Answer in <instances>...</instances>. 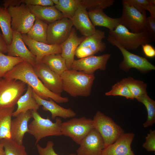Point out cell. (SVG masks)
I'll use <instances>...</instances> for the list:
<instances>
[{
  "mask_svg": "<svg viewBox=\"0 0 155 155\" xmlns=\"http://www.w3.org/2000/svg\"><path fill=\"white\" fill-rule=\"evenodd\" d=\"M111 56L110 54L107 53L74 60L72 63L71 69L94 75V72L98 69L104 70L106 69V64Z\"/></svg>",
  "mask_w": 155,
  "mask_h": 155,
  "instance_id": "5bb4252c",
  "label": "cell"
},
{
  "mask_svg": "<svg viewBox=\"0 0 155 155\" xmlns=\"http://www.w3.org/2000/svg\"><path fill=\"white\" fill-rule=\"evenodd\" d=\"M92 119L94 128L103 140L104 148L114 143L124 133L122 128L111 118L99 111L96 112Z\"/></svg>",
  "mask_w": 155,
  "mask_h": 155,
  "instance_id": "5b68a950",
  "label": "cell"
},
{
  "mask_svg": "<svg viewBox=\"0 0 155 155\" xmlns=\"http://www.w3.org/2000/svg\"><path fill=\"white\" fill-rule=\"evenodd\" d=\"M41 62L60 76L68 70L65 59L61 54H52L46 55L42 58Z\"/></svg>",
  "mask_w": 155,
  "mask_h": 155,
  "instance_id": "4316f807",
  "label": "cell"
},
{
  "mask_svg": "<svg viewBox=\"0 0 155 155\" xmlns=\"http://www.w3.org/2000/svg\"><path fill=\"white\" fill-rule=\"evenodd\" d=\"M105 37L104 31L96 29L93 34L86 37L80 44L75 51V56L80 59L102 52L106 47V44L102 41Z\"/></svg>",
  "mask_w": 155,
  "mask_h": 155,
  "instance_id": "8fae6325",
  "label": "cell"
},
{
  "mask_svg": "<svg viewBox=\"0 0 155 155\" xmlns=\"http://www.w3.org/2000/svg\"><path fill=\"white\" fill-rule=\"evenodd\" d=\"M146 27L152 40L154 41L155 40V18L150 16L147 18Z\"/></svg>",
  "mask_w": 155,
  "mask_h": 155,
  "instance_id": "ab89813d",
  "label": "cell"
},
{
  "mask_svg": "<svg viewBox=\"0 0 155 155\" xmlns=\"http://www.w3.org/2000/svg\"><path fill=\"white\" fill-rule=\"evenodd\" d=\"M32 118V111L29 110L20 113L12 120L10 135L13 141L19 144H23L24 135L29 131L28 122Z\"/></svg>",
  "mask_w": 155,
  "mask_h": 155,
  "instance_id": "d6986e66",
  "label": "cell"
},
{
  "mask_svg": "<svg viewBox=\"0 0 155 155\" xmlns=\"http://www.w3.org/2000/svg\"><path fill=\"white\" fill-rule=\"evenodd\" d=\"M7 9L11 17L13 31L26 34L36 20L28 6L23 3L19 6L9 7Z\"/></svg>",
  "mask_w": 155,
  "mask_h": 155,
  "instance_id": "ba28073f",
  "label": "cell"
},
{
  "mask_svg": "<svg viewBox=\"0 0 155 155\" xmlns=\"http://www.w3.org/2000/svg\"><path fill=\"white\" fill-rule=\"evenodd\" d=\"M143 147L148 152L155 151V131L150 129L146 137V141Z\"/></svg>",
  "mask_w": 155,
  "mask_h": 155,
  "instance_id": "74e56055",
  "label": "cell"
},
{
  "mask_svg": "<svg viewBox=\"0 0 155 155\" xmlns=\"http://www.w3.org/2000/svg\"><path fill=\"white\" fill-rule=\"evenodd\" d=\"M0 155H5V151L2 144L0 142Z\"/></svg>",
  "mask_w": 155,
  "mask_h": 155,
  "instance_id": "f6af8a7d",
  "label": "cell"
},
{
  "mask_svg": "<svg viewBox=\"0 0 155 155\" xmlns=\"http://www.w3.org/2000/svg\"><path fill=\"white\" fill-rule=\"evenodd\" d=\"M109 35L127 50H136L140 46L151 43L152 41L147 29L141 32L135 33L119 24L114 30L109 31Z\"/></svg>",
  "mask_w": 155,
  "mask_h": 155,
  "instance_id": "277c9868",
  "label": "cell"
},
{
  "mask_svg": "<svg viewBox=\"0 0 155 155\" xmlns=\"http://www.w3.org/2000/svg\"><path fill=\"white\" fill-rule=\"evenodd\" d=\"M24 61L21 58L5 55L0 52V79L16 65Z\"/></svg>",
  "mask_w": 155,
  "mask_h": 155,
  "instance_id": "d6a6232c",
  "label": "cell"
},
{
  "mask_svg": "<svg viewBox=\"0 0 155 155\" xmlns=\"http://www.w3.org/2000/svg\"><path fill=\"white\" fill-rule=\"evenodd\" d=\"M23 40L29 49L36 57V63L40 62L45 56L52 54H61V45H51L34 41L26 34H22Z\"/></svg>",
  "mask_w": 155,
  "mask_h": 155,
  "instance_id": "e0dca14e",
  "label": "cell"
},
{
  "mask_svg": "<svg viewBox=\"0 0 155 155\" xmlns=\"http://www.w3.org/2000/svg\"><path fill=\"white\" fill-rule=\"evenodd\" d=\"M145 55L148 57L152 58L155 56V50L149 44H146L141 46Z\"/></svg>",
  "mask_w": 155,
  "mask_h": 155,
  "instance_id": "b9f144b4",
  "label": "cell"
},
{
  "mask_svg": "<svg viewBox=\"0 0 155 155\" xmlns=\"http://www.w3.org/2000/svg\"><path fill=\"white\" fill-rule=\"evenodd\" d=\"M4 7L7 9L9 7L19 6L23 3V0H4L3 1Z\"/></svg>",
  "mask_w": 155,
  "mask_h": 155,
  "instance_id": "7bdbcfd3",
  "label": "cell"
},
{
  "mask_svg": "<svg viewBox=\"0 0 155 155\" xmlns=\"http://www.w3.org/2000/svg\"><path fill=\"white\" fill-rule=\"evenodd\" d=\"M37 18L49 24L64 17L54 6H28Z\"/></svg>",
  "mask_w": 155,
  "mask_h": 155,
  "instance_id": "603a6c76",
  "label": "cell"
},
{
  "mask_svg": "<svg viewBox=\"0 0 155 155\" xmlns=\"http://www.w3.org/2000/svg\"><path fill=\"white\" fill-rule=\"evenodd\" d=\"M33 96L40 106H42V108L44 110L49 111L51 113L53 119H55L58 117L65 119L73 117L76 115L75 113L72 110L60 106L51 98L48 100L42 99L36 94L34 91Z\"/></svg>",
  "mask_w": 155,
  "mask_h": 155,
  "instance_id": "7402d4cb",
  "label": "cell"
},
{
  "mask_svg": "<svg viewBox=\"0 0 155 155\" xmlns=\"http://www.w3.org/2000/svg\"><path fill=\"white\" fill-rule=\"evenodd\" d=\"M27 85L26 93L20 97L17 102V108L13 112L12 117H15L20 113L29 110L37 111L39 108L40 106L33 96L32 88Z\"/></svg>",
  "mask_w": 155,
  "mask_h": 155,
  "instance_id": "d4e9b609",
  "label": "cell"
},
{
  "mask_svg": "<svg viewBox=\"0 0 155 155\" xmlns=\"http://www.w3.org/2000/svg\"><path fill=\"white\" fill-rule=\"evenodd\" d=\"M107 40L112 45L117 47L122 54L123 59L119 65L121 69L127 71L131 68H134L141 72H145L155 69L154 66L146 58L129 51L109 35Z\"/></svg>",
  "mask_w": 155,
  "mask_h": 155,
  "instance_id": "9c48e42d",
  "label": "cell"
},
{
  "mask_svg": "<svg viewBox=\"0 0 155 155\" xmlns=\"http://www.w3.org/2000/svg\"><path fill=\"white\" fill-rule=\"evenodd\" d=\"M129 5L134 7L141 13L146 12L144 10L143 6L146 4H155V0H125Z\"/></svg>",
  "mask_w": 155,
  "mask_h": 155,
  "instance_id": "f35d334b",
  "label": "cell"
},
{
  "mask_svg": "<svg viewBox=\"0 0 155 155\" xmlns=\"http://www.w3.org/2000/svg\"><path fill=\"white\" fill-rule=\"evenodd\" d=\"M7 53L8 55L21 58L33 67L36 64V57L26 47L22 34L18 32L13 31L11 42L8 45Z\"/></svg>",
  "mask_w": 155,
  "mask_h": 155,
  "instance_id": "2e32d148",
  "label": "cell"
},
{
  "mask_svg": "<svg viewBox=\"0 0 155 155\" xmlns=\"http://www.w3.org/2000/svg\"><path fill=\"white\" fill-rule=\"evenodd\" d=\"M105 94L107 96H123L128 99H134L128 88L122 80L115 84Z\"/></svg>",
  "mask_w": 155,
  "mask_h": 155,
  "instance_id": "e575fe53",
  "label": "cell"
},
{
  "mask_svg": "<svg viewBox=\"0 0 155 155\" xmlns=\"http://www.w3.org/2000/svg\"><path fill=\"white\" fill-rule=\"evenodd\" d=\"M11 17L7 8L0 6V28L4 40L8 45L11 44L13 31Z\"/></svg>",
  "mask_w": 155,
  "mask_h": 155,
  "instance_id": "83f0119b",
  "label": "cell"
},
{
  "mask_svg": "<svg viewBox=\"0 0 155 155\" xmlns=\"http://www.w3.org/2000/svg\"><path fill=\"white\" fill-rule=\"evenodd\" d=\"M23 3L28 6H52L54 5L52 0H23Z\"/></svg>",
  "mask_w": 155,
  "mask_h": 155,
  "instance_id": "60d3db41",
  "label": "cell"
},
{
  "mask_svg": "<svg viewBox=\"0 0 155 155\" xmlns=\"http://www.w3.org/2000/svg\"><path fill=\"white\" fill-rule=\"evenodd\" d=\"M61 77L63 91L70 96L86 97L90 95L95 78L94 75L71 69L65 71Z\"/></svg>",
  "mask_w": 155,
  "mask_h": 155,
  "instance_id": "7a4b0ae2",
  "label": "cell"
},
{
  "mask_svg": "<svg viewBox=\"0 0 155 155\" xmlns=\"http://www.w3.org/2000/svg\"><path fill=\"white\" fill-rule=\"evenodd\" d=\"M86 37L79 36L75 29L72 28L68 38L61 45V55L65 60L68 70L71 69V66L74 59L75 51L79 45Z\"/></svg>",
  "mask_w": 155,
  "mask_h": 155,
  "instance_id": "ffe728a7",
  "label": "cell"
},
{
  "mask_svg": "<svg viewBox=\"0 0 155 155\" xmlns=\"http://www.w3.org/2000/svg\"><path fill=\"white\" fill-rule=\"evenodd\" d=\"M33 120L28 125V133L35 139L36 145L42 138L49 136L62 135L61 125L62 121L57 117L53 122L49 119L42 117L37 111H32Z\"/></svg>",
  "mask_w": 155,
  "mask_h": 155,
  "instance_id": "3957f363",
  "label": "cell"
},
{
  "mask_svg": "<svg viewBox=\"0 0 155 155\" xmlns=\"http://www.w3.org/2000/svg\"><path fill=\"white\" fill-rule=\"evenodd\" d=\"M54 143L51 141H48L45 147H42L39 144L36 145V147L39 155H60L57 154L53 148ZM68 155H76L75 154H71Z\"/></svg>",
  "mask_w": 155,
  "mask_h": 155,
  "instance_id": "8d00e7d4",
  "label": "cell"
},
{
  "mask_svg": "<svg viewBox=\"0 0 155 155\" xmlns=\"http://www.w3.org/2000/svg\"><path fill=\"white\" fill-rule=\"evenodd\" d=\"M122 13L119 18L120 24L125 27L131 32L138 33L146 29L147 16L146 12L141 13L125 1H122Z\"/></svg>",
  "mask_w": 155,
  "mask_h": 155,
  "instance_id": "30bf717a",
  "label": "cell"
},
{
  "mask_svg": "<svg viewBox=\"0 0 155 155\" xmlns=\"http://www.w3.org/2000/svg\"><path fill=\"white\" fill-rule=\"evenodd\" d=\"M94 128L92 119L85 117L73 118L62 123V135L68 137L79 145L88 134Z\"/></svg>",
  "mask_w": 155,
  "mask_h": 155,
  "instance_id": "52a82bcc",
  "label": "cell"
},
{
  "mask_svg": "<svg viewBox=\"0 0 155 155\" xmlns=\"http://www.w3.org/2000/svg\"><path fill=\"white\" fill-rule=\"evenodd\" d=\"M73 26L71 20L65 17L49 24L47 36L48 44L61 45L69 36Z\"/></svg>",
  "mask_w": 155,
  "mask_h": 155,
  "instance_id": "7c38bea8",
  "label": "cell"
},
{
  "mask_svg": "<svg viewBox=\"0 0 155 155\" xmlns=\"http://www.w3.org/2000/svg\"><path fill=\"white\" fill-rule=\"evenodd\" d=\"M27 88L20 80L0 79V109L14 107Z\"/></svg>",
  "mask_w": 155,
  "mask_h": 155,
  "instance_id": "8992f818",
  "label": "cell"
},
{
  "mask_svg": "<svg viewBox=\"0 0 155 155\" xmlns=\"http://www.w3.org/2000/svg\"><path fill=\"white\" fill-rule=\"evenodd\" d=\"M33 68L35 73L44 86L52 92L61 96L63 90L61 76L42 62L36 63Z\"/></svg>",
  "mask_w": 155,
  "mask_h": 155,
  "instance_id": "4fadbf2b",
  "label": "cell"
},
{
  "mask_svg": "<svg viewBox=\"0 0 155 155\" xmlns=\"http://www.w3.org/2000/svg\"><path fill=\"white\" fill-rule=\"evenodd\" d=\"M76 150V155H101L104 148L103 140L99 133L93 129L83 139Z\"/></svg>",
  "mask_w": 155,
  "mask_h": 155,
  "instance_id": "9a60e30c",
  "label": "cell"
},
{
  "mask_svg": "<svg viewBox=\"0 0 155 155\" xmlns=\"http://www.w3.org/2000/svg\"><path fill=\"white\" fill-rule=\"evenodd\" d=\"M4 149L5 155H28L23 144H19L11 138L0 141Z\"/></svg>",
  "mask_w": 155,
  "mask_h": 155,
  "instance_id": "836d02e7",
  "label": "cell"
},
{
  "mask_svg": "<svg viewBox=\"0 0 155 155\" xmlns=\"http://www.w3.org/2000/svg\"><path fill=\"white\" fill-rule=\"evenodd\" d=\"M88 13L95 27H104L108 29L109 31H111L120 24L119 18H114L108 16L104 13L103 9H97L88 11Z\"/></svg>",
  "mask_w": 155,
  "mask_h": 155,
  "instance_id": "cb8c5ba5",
  "label": "cell"
},
{
  "mask_svg": "<svg viewBox=\"0 0 155 155\" xmlns=\"http://www.w3.org/2000/svg\"><path fill=\"white\" fill-rule=\"evenodd\" d=\"M75 28L84 36L87 37L93 34L96 31L88 16L85 7L80 4L72 18L70 20Z\"/></svg>",
  "mask_w": 155,
  "mask_h": 155,
  "instance_id": "44dd1931",
  "label": "cell"
},
{
  "mask_svg": "<svg viewBox=\"0 0 155 155\" xmlns=\"http://www.w3.org/2000/svg\"><path fill=\"white\" fill-rule=\"evenodd\" d=\"M81 3V0H58L57 4L54 6L64 17L71 20Z\"/></svg>",
  "mask_w": 155,
  "mask_h": 155,
  "instance_id": "f546056e",
  "label": "cell"
},
{
  "mask_svg": "<svg viewBox=\"0 0 155 155\" xmlns=\"http://www.w3.org/2000/svg\"><path fill=\"white\" fill-rule=\"evenodd\" d=\"M7 46L8 45L0 31V52L3 53H7Z\"/></svg>",
  "mask_w": 155,
  "mask_h": 155,
  "instance_id": "ee69618b",
  "label": "cell"
},
{
  "mask_svg": "<svg viewBox=\"0 0 155 155\" xmlns=\"http://www.w3.org/2000/svg\"><path fill=\"white\" fill-rule=\"evenodd\" d=\"M14 109L13 107L0 109V141L11 138V118Z\"/></svg>",
  "mask_w": 155,
  "mask_h": 155,
  "instance_id": "484cf974",
  "label": "cell"
},
{
  "mask_svg": "<svg viewBox=\"0 0 155 155\" xmlns=\"http://www.w3.org/2000/svg\"><path fill=\"white\" fill-rule=\"evenodd\" d=\"M114 0H81V3L90 11L94 9H106L113 5Z\"/></svg>",
  "mask_w": 155,
  "mask_h": 155,
  "instance_id": "d590c367",
  "label": "cell"
},
{
  "mask_svg": "<svg viewBox=\"0 0 155 155\" xmlns=\"http://www.w3.org/2000/svg\"><path fill=\"white\" fill-rule=\"evenodd\" d=\"M145 106L147 112V118L143 124L144 127L152 125L155 123V101L145 94L136 99Z\"/></svg>",
  "mask_w": 155,
  "mask_h": 155,
  "instance_id": "1f68e13d",
  "label": "cell"
},
{
  "mask_svg": "<svg viewBox=\"0 0 155 155\" xmlns=\"http://www.w3.org/2000/svg\"><path fill=\"white\" fill-rule=\"evenodd\" d=\"M134 134L124 133L113 143L103 150L101 155H135L131 145Z\"/></svg>",
  "mask_w": 155,
  "mask_h": 155,
  "instance_id": "ac0fdd59",
  "label": "cell"
},
{
  "mask_svg": "<svg viewBox=\"0 0 155 155\" xmlns=\"http://www.w3.org/2000/svg\"><path fill=\"white\" fill-rule=\"evenodd\" d=\"M48 25L47 23L36 18L33 25L26 35L34 41L48 44L47 41Z\"/></svg>",
  "mask_w": 155,
  "mask_h": 155,
  "instance_id": "f1b7e54d",
  "label": "cell"
},
{
  "mask_svg": "<svg viewBox=\"0 0 155 155\" xmlns=\"http://www.w3.org/2000/svg\"><path fill=\"white\" fill-rule=\"evenodd\" d=\"M121 80L128 88L134 98L137 99L147 93V84L143 82L135 80L131 77L124 78Z\"/></svg>",
  "mask_w": 155,
  "mask_h": 155,
  "instance_id": "4dcf8cb0",
  "label": "cell"
},
{
  "mask_svg": "<svg viewBox=\"0 0 155 155\" xmlns=\"http://www.w3.org/2000/svg\"><path fill=\"white\" fill-rule=\"evenodd\" d=\"M3 78L22 81L30 86L36 94L44 99L48 100L51 98L59 103L67 102L69 100L68 97H61L48 89L37 76L33 66L25 61L16 65Z\"/></svg>",
  "mask_w": 155,
  "mask_h": 155,
  "instance_id": "6da1fadb",
  "label": "cell"
}]
</instances>
